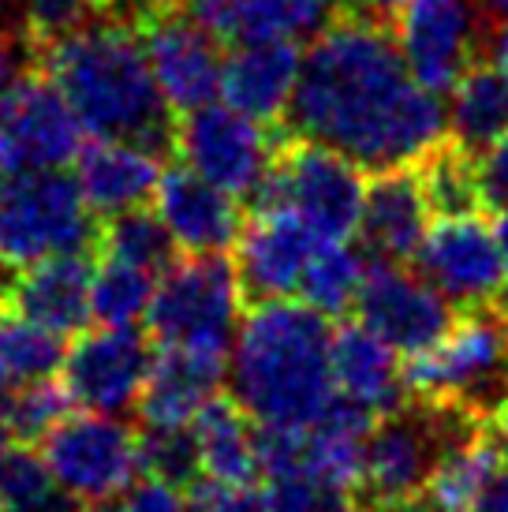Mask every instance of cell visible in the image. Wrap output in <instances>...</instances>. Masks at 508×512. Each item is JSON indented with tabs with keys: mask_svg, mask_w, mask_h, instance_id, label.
<instances>
[{
	"mask_svg": "<svg viewBox=\"0 0 508 512\" xmlns=\"http://www.w3.org/2000/svg\"><path fill=\"white\" fill-rule=\"evenodd\" d=\"M423 191L430 199V210L441 217L471 214L479 210V184H475V154L460 143H441L423 157Z\"/></svg>",
	"mask_w": 508,
	"mask_h": 512,
	"instance_id": "cell-34",
	"label": "cell"
},
{
	"mask_svg": "<svg viewBox=\"0 0 508 512\" xmlns=\"http://www.w3.org/2000/svg\"><path fill=\"white\" fill-rule=\"evenodd\" d=\"M482 12L475 0H423L396 19V45L408 72L434 94H449L475 64Z\"/></svg>",
	"mask_w": 508,
	"mask_h": 512,
	"instance_id": "cell-16",
	"label": "cell"
},
{
	"mask_svg": "<svg viewBox=\"0 0 508 512\" xmlns=\"http://www.w3.org/2000/svg\"><path fill=\"white\" fill-rule=\"evenodd\" d=\"M505 333H508V318H505Z\"/></svg>",
	"mask_w": 508,
	"mask_h": 512,
	"instance_id": "cell-52",
	"label": "cell"
},
{
	"mask_svg": "<svg viewBox=\"0 0 508 512\" xmlns=\"http://www.w3.org/2000/svg\"><path fill=\"white\" fill-rule=\"evenodd\" d=\"M98 217L64 169H0V262L23 270L98 243Z\"/></svg>",
	"mask_w": 508,
	"mask_h": 512,
	"instance_id": "cell-5",
	"label": "cell"
},
{
	"mask_svg": "<svg viewBox=\"0 0 508 512\" xmlns=\"http://www.w3.org/2000/svg\"><path fill=\"white\" fill-rule=\"evenodd\" d=\"M68 389L64 382H53V378H38V382H23L4 389L0 397V415L4 423L12 427V434L19 441H34L45 438L49 430L57 427L60 419L68 415Z\"/></svg>",
	"mask_w": 508,
	"mask_h": 512,
	"instance_id": "cell-37",
	"label": "cell"
},
{
	"mask_svg": "<svg viewBox=\"0 0 508 512\" xmlns=\"http://www.w3.org/2000/svg\"><path fill=\"white\" fill-rule=\"evenodd\" d=\"M367 199L363 165L340 154L337 146L299 139L277 150L266 184L258 191V206H281L311 225L322 240H348L359 232Z\"/></svg>",
	"mask_w": 508,
	"mask_h": 512,
	"instance_id": "cell-7",
	"label": "cell"
},
{
	"mask_svg": "<svg viewBox=\"0 0 508 512\" xmlns=\"http://www.w3.org/2000/svg\"><path fill=\"white\" fill-rule=\"evenodd\" d=\"M154 214L184 255H225L228 247H236L243 228L240 199L187 169L184 161L161 172Z\"/></svg>",
	"mask_w": 508,
	"mask_h": 512,
	"instance_id": "cell-17",
	"label": "cell"
},
{
	"mask_svg": "<svg viewBox=\"0 0 508 512\" xmlns=\"http://www.w3.org/2000/svg\"><path fill=\"white\" fill-rule=\"evenodd\" d=\"M83 120L49 75H19L0 98V169H64L83 150Z\"/></svg>",
	"mask_w": 508,
	"mask_h": 512,
	"instance_id": "cell-11",
	"label": "cell"
},
{
	"mask_svg": "<svg viewBox=\"0 0 508 512\" xmlns=\"http://www.w3.org/2000/svg\"><path fill=\"white\" fill-rule=\"evenodd\" d=\"M490 64L508 79V23L505 27H494V38H490Z\"/></svg>",
	"mask_w": 508,
	"mask_h": 512,
	"instance_id": "cell-44",
	"label": "cell"
},
{
	"mask_svg": "<svg viewBox=\"0 0 508 512\" xmlns=\"http://www.w3.org/2000/svg\"><path fill=\"white\" fill-rule=\"evenodd\" d=\"M12 441H15L12 427H8V423H4V415H0V456L12 449Z\"/></svg>",
	"mask_w": 508,
	"mask_h": 512,
	"instance_id": "cell-49",
	"label": "cell"
},
{
	"mask_svg": "<svg viewBox=\"0 0 508 512\" xmlns=\"http://www.w3.org/2000/svg\"><path fill=\"white\" fill-rule=\"evenodd\" d=\"M475 184H479V202L486 210L494 214L508 210V131L475 150Z\"/></svg>",
	"mask_w": 508,
	"mask_h": 512,
	"instance_id": "cell-40",
	"label": "cell"
},
{
	"mask_svg": "<svg viewBox=\"0 0 508 512\" xmlns=\"http://www.w3.org/2000/svg\"><path fill=\"white\" fill-rule=\"evenodd\" d=\"M146 45V60L169 113L184 116L198 105L221 98V38L195 23L191 15L172 0L157 12L135 19Z\"/></svg>",
	"mask_w": 508,
	"mask_h": 512,
	"instance_id": "cell-12",
	"label": "cell"
},
{
	"mask_svg": "<svg viewBox=\"0 0 508 512\" xmlns=\"http://www.w3.org/2000/svg\"><path fill=\"white\" fill-rule=\"evenodd\" d=\"M228 382L258 427H311L337 397L325 314L303 299H258L232 337Z\"/></svg>",
	"mask_w": 508,
	"mask_h": 512,
	"instance_id": "cell-2",
	"label": "cell"
},
{
	"mask_svg": "<svg viewBox=\"0 0 508 512\" xmlns=\"http://www.w3.org/2000/svg\"><path fill=\"white\" fill-rule=\"evenodd\" d=\"M187 512H191V509H187Z\"/></svg>",
	"mask_w": 508,
	"mask_h": 512,
	"instance_id": "cell-54",
	"label": "cell"
},
{
	"mask_svg": "<svg viewBox=\"0 0 508 512\" xmlns=\"http://www.w3.org/2000/svg\"><path fill=\"white\" fill-rule=\"evenodd\" d=\"M157 150L135 143V139H98L83 143L75 157V184L83 191L86 206L94 217H116L127 210H139L154 199L161 180Z\"/></svg>",
	"mask_w": 508,
	"mask_h": 512,
	"instance_id": "cell-21",
	"label": "cell"
},
{
	"mask_svg": "<svg viewBox=\"0 0 508 512\" xmlns=\"http://www.w3.org/2000/svg\"><path fill=\"white\" fill-rule=\"evenodd\" d=\"M367 281V258L348 240H322L303 270L296 296L325 318H337L355 307L359 288Z\"/></svg>",
	"mask_w": 508,
	"mask_h": 512,
	"instance_id": "cell-29",
	"label": "cell"
},
{
	"mask_svg": "<svg viewBox=\"0 0 508 512\" xmlns=\"http://www.w3.org/2000/svg\"><path fill=\"white\" fill-rule=\"evenodd\" d=\"M64 367V337L0 303V389L53 378Z\"/></svg>",
	"mask_w": 508,
	"mask_h": 512,
	"instance_id": "cell-30",
	"label": "cell"
},
{
	"mask_svg": "<svg viewBox=\"0 0 508 512\" xmlns=\"http://www.w3.org/2000/svg\"><path fill=\"white\" fill-rule=\"evenodd\" d=\"M0 512H4V505H0Z\"/></svg>",
	"mask_w": 508,
	"mask_h": 512,
	"instance_id": "cell-53",
	"label": "cell"
},
{
	"mask_svg": "<svg viewBox=\"0 0 508 512\" xmlns=\"http://www.w3.org/2000/svg\"><path fill=\"white\" fill-rule=\"evenodd\" d=\"M284 120L299 139L337 146L370 172L423 161L449 131L441 94L408 72L385 23L363 12L314 34Z\"/></svg>",
	"mask_w": 508,
	"mask_h": 512,
	"instance_id": "cell-1",
	"label": "cell"
},
{
	"mask_svg": "<svg viewBox=\"0 0 508 512\" xmlns=\"http://www.w3.org/2000/svg\"><path fill=\"white\" fill-rule=\"evenodd\" d=\"M98 247L109 258H120V262H131V266L154 273L169 270L172 251H176L169 228L161 225V217L146 206L105 217V225L98 228Z\"/></svg>",
	"mask_w": 508,
	"mask_h": 512,
	"instance_id": "cell-33",
	"label": "cell"
},
{
	"mask_svg": "<svg viewBox=\"0 0 508 512\" xmlns=\"http://www.w3.org/2000/svg\"><path fill=\"white\" fill-rule=\"evenodd\" d=\"M497 468H501V449L494 445V438L475 434L471 427L460 430L426 475V505L434 512H471Z\"/></svg>",
	"mask_w": 508,
	"mask_h": 512,
	"instance_id": "cell-27",
	"label": "cell"
},
{
	"mask_svg": "<svg viewBox=\"0 0 508 512\" xmlns=\"http://www.w3.org/2000/svg\"><path fill=\"white\" fill-rule=\"evenodd\" d=\"M299 72L303 53L292 38L236 42L221 68V101L262 124H281L296 98Z\"/></svg>",
	"mask_w": 508,
	"mask_h": 512,
	"instance_id": "cell-19",
	"label": "cell"
},
{
	"mask_svg": "<svg viewBox=\"0 0 508 512\" xmlns=\"http://www.w3.org/2000/svg\"><path fill=\"white\" fill-rule=\"evenodd\" d=\"M430 214L434 210L423 191V180L419 172H411V165L374 172L363 199V217H359V240L367 243L370 255L385 262L415 258L430 228Z\"/></svg>",
	"mask_w": 508,
	"mask_h": 512,
	"instance_id": "cell-24",
	"label": "cell"
},
{
	"mask_svg": "<svg viewBox=\"0 0 508 512\" xmlns=\"http://www.w3.org/2000/svg\"><path fill=\"white\" fill-rule=\"evenodd\" d=\"M172 150L187 169L225 187L236 199H258L277 161V143L266 124L232 109L228 101H210L180 116V124L172 128Z\"/></svg>",
	"mask_w": 508,
	"mask_h": 512,
	"instance_id": "cell-10",
	"label": "cell"
},
{
	"mask_svg": "<svg viewBox=\"0 0 508 512\" xmlns=\"http://www.w3.org/2000/svg\"><path fill=\"white\" fill-rule=\"evenodd\" d=\"M266 512H359V490L329 483L307 464H288L266 475Z\"/></svg>",
	"mask_w": 508,
	"mask_h": 512,
	"instance_id": "cell-35",
	"label": "cell"
},
{
	"mask_svg": "<svg viewBox=\"0 0 508 512\" xmlns=\"http://www.w3.org/2000/svg\"><path fill=\"white\" fill-rule=\"evenodd\" d=\"M176 4L221 42H247V38L299 42L325 30L344 12V0H176Z\"/></svg>",
	"mask_w": 508,
	"mask_h": 512,
	"instance_id": "cell-22",
	"label": "cell"
},
{
	"mask_svg": "<svg viewBox=\"0 0 508 512\" xmlns=\"http://www.w3.org/2000/svg\"><path fill=\"white\" fill-rule=\"evenodd\" d=\"M355 311H359V322L374 329L381 341L393 344L400 356L426 352L456 322L452 303L423 273H411L400 262H385V258L367 266V281L359 288Z\"/></svg>",
	"mask_w": 508,
	"mask_h": 512,
	"instance_id": "cell-14",
	"label": "cell"
},
{
	"mask_svg": "<svg viewBox=\"0 0 508 512\" xmlns=\"http://www.w3.org/2000/svg\"><path fill=\"white\" fill-rule=\"evenodd\" d=\"M475 8L482 12V19H490L494 27L508 23V0H475Z\"/></svg>",
	"mask_w": 508,
	"mask_h": 512,
	"instance_id": "cell-47",
	"label": "cell"
},
{
	"mask_svg": "<svg viewBox=\"0 0 508 512\" xmlns=\"http://www.w3.org/2000/svg\"><path fill=\"white\" fill-rule=\"evenodd\" d=\"M355 4H359V12H363V15H370V19L385 23V19H400L408 8L423 4V0H355Z\"/></svg>",
	"mask_w": 508,
	"mask_h": 512,
	"instance_id": "cell-43",
	"label": "cell"
},
{
	"mask_svg": "<svg viewBox=\"0 0 508 512\" xmlns=\"http://www.w3.org/2000/svg\"><path fill=\"white\" fill-rule=\"evenodd\" d=\"M452 143L464 150H482L508 131V79L494 64H471L449 90Z\"/></svg>",
	"mask_w": 508,
	"mask_h": 512,
	"instance_id": "cell-28",
	"label": "cell"
},
{
	"mask_svg": "<svg viewBox=\"0 0 508 512\" xmlns=\"http://www.w3.org/2000/svg\"><path fill=\"white\" fill-rule=\"evenodd\" d=\"M225 382V352L206 348H161L150 363L139 397V419L146 427H191Z\"/></svg>",
	"mask_w": 508,
	"mask_h": 512,
	"instance_id": "cell-23",
	"label": "cell"
},
{
	"mask_svg": "<svg viewBox=\"0 0 508 512\" xmlns=\"http://www.w3.org/2000/svg\"><path fill=\"white\" fill-rule=\"evenodd\" d=\"M120 512H187V498L180 483L142 475L120 494Z\"/></svg>",
	"mask_w": 508,
	"mask_h": 512,
	"instance_id": "cell-41",
	"label": "cell"
},
{
	"mask_svg": "<svg viewBox=\"0 0 508 512\" xmlns=\"http://www.w3.org/2000/svg\"><path fill=\"white\" fill-rule=\"evenodd\" d=\"M90 288H94V262L86 258V251H64L15 270L4 307L60 337H75L94 318Z\"/></svg>",
	"mask_w": 508,
	"mask_h": 512,
	"instance_id": "cell-20",
	"label": "cell"
},
{
	"mask_svg": "<svg viewBox=\"0 0 508 512\" xmlns=\"http://www.w3.org/2000/svg\"><path fill=\"white\" fill-rule=\"evenodd\" d=\"M86 512H105V509H86Z\"/></svg>",
	"mask_w": 508,
	"mask_h": 512,
	"instance_id": "cell-51",
	"label": "cell"
},
{
	"mask_svg": "<svg viewBox=\"0 0 508 512\" xmlns=\"http://www.w3.org/2000/svg\"><path fill=\"white\" fill-rule=\"evenodd\" d=\"M150 363L154 356L139 329L101 326L94 333H83L64 352L60 382L68 389L71 404L86 412L120 415L139 404Z\"/></svg>",
	"mask_w": 508,
	"mask_h": 512,
	"instance_id": "cell-15",
	"label": "cell"
},
{
	"mask_svg": "<svg viewBox=\"0 0 508 512\" xmlns=\"http://www.w3.org/2000/svg\"><path fill=\"white\" fill-rule=\"evenodd\" d=\"M45 75L60 86L83 128L98 139H135L150 150L172 146V113L154 83L135 23L101 19L42 49Z\"/></svg>",
	"mask_w": 508,
	"mask_h": 512,
	"instance_id": "cell-3",
	"label": "cell"
},
{
	"mask_svg": "<svg viewBox=\"0 0 508 512\" xmlns=\"http://www.w3.org/2000/svg\"><path fill=\"white\" fill-rule=\"evenodd\" d=\"M449 419H456V412L430 408V404H419V408L404 404L396 412L381 415V423H374V430H370L367 438L363 483H359V490L367 494L370 509L374 512L408 509L411 501L423 494L426 475H430L434 460L441 456V449L460 430L471 427V423L445 427Z\"/></svg>",
	"mask_w": 508,
	"mask_h": 512,
	"instance_id": "cell-9",
	"label": "cell"
},
{
	"mask_svg": "<svg viewBox=\"0 0 508 512\" xmlns=\"http://www.w3.org/2000/svg\"><path fill=\"white\" fill-rule=\"evenodd\" d=\"M415 270L423 273L452 307H490L505 292V270L494 228L475 210L438 217L426 228L415 251Z\"/></svg>",
	"mask_w": 508,
	"mask_h": 512,
	"instance_id": "cell-13",
	"label": "cell"
},
{
	"mask_svg": "<svg viewBox=\"0 0 508 512\" xmlns=\"http://www.w3.org/2000/svg\"><path fill=\"white\" fill-rule=\"evenodd\" d=\"M191 430H195L198 441L202 475L225 479V483H251L254 475H262L258 423L243 412L236 400L213 397L191 419Z\"/></svg>",
	"mask_w": 508,
	"mask_h": 512,
	"instance_id": "cell-26",
	"label": "cell"
},
{
	"mask_svg": "<svg viewBox=\"0 0 508 512\" xmlns=\"http://www.w3.org/2000/svg\"><path fill=\"white\" fill-rule=\"evenodd\" d=\"M113 12L116 0H19V38L42 53Z\"/></svg>",
	"mask_w": 508,
	"mask_h": 512,
	"instance_id": "cell-36",
	"label": "cell"
},
{
	"mask_svg": "<svg viewBox=\"0 0 508 512\" xmlns=\"http://www.w3.org/2000/svg\"><path fill=\"white\" fill-rule=\"evenodd\" d=\"M333 385L337 397L367 408L378 419L408 404L400 352L363 322L333 333Z\"/></svg>",
	"mask_w": 508,
	"mask_h": 512,
	"instance_id": "cell-25",
	"label": "cell"
},
{
	"mask_svg": "<svg viewBox=\"0 0 508 512\" xmlns=\"http://www.w3.org/2000/svg\"><path fill=\"white\" fill-rule=\"evenodd\" d=\"M318 243L322 236L311 225H303L292 210L258 206V214L240 228L236 240V273L243 292L254 299L296 296Z\"/></svg>",
	"mask_w": 508,
	"mask_h": 512,
	"instance_id": "cell-18",
	"label": "cell"
},
{
	"mask_svg": "<svg viewBox=\"0 0 508 512\" xmlns=\"http://www.w3.org/2000/svg\"><path fill=\"white\" fill-rule=\"evenodd\" d=\"M404 385L415 404L445 408L467 419L494 412L508 397L505 322L486 307L456 318L438 344L408 356Z\"/></svg>",
	"mask_w": 508,
	"mask_h": 512,
	"instance_id": "cell-4",
	"label": "cell"
},
{
	"mask_svg": "<svg viewBox=\"0 0 508 512\" xmlns=\"http://www.w3.org/2000/svg\"><path fill=\"white\" fill-rule=\"evenodd\" d=\"M42 456L75 505L116 501L142 471L139 434L120 415L86 408L79 415H64L45 434Z\"/></svg>",
	"mask_w": 508,
	"mask_h": 512,
	"instance_id": "cell-8",
	"label": "cell"
},
{
	"mask_svg": "<svg viewBox=\"0 0 508 512\" xmlns=\"http://www.w3.org/2000/svg\"><path fill=\"white\" fill-rule=\"evenodd\" d=\"M494 236H497V251H501V270H505V288H508V210H501V214H497Z\"/></svg>",
	"mask_w": 508,
	"mask_h": 512,
	"instance_id": "cell-48",
	"label": "cell"
},
{
	"mask_svg": "<svg viewBox=\"0 0 508 512\" xmlns=\"http://www.w3.org/2000/svg\"><path fill=\"white\" fill-rule=\"evenodd\" d=\"M243 318V281L225 255H191L161 270L146 329L161 348L228 352Z\"/></svg>",
	"mask_w": 508,
	"mask_h": 512,
	"instance_id": "cell-6",
	"label": "cell"
},
{
	"mask_svg": "<svg viewBox=\"0 0 508 512\" xmlns=\"http://www.w3.org/2000/svg\"><path fill=\"white\" fill-rule=\"evenodd\" d=\"M0 505L4 512H75L42 453L12 445L0 456Z\"/></svg>",
	"mask_w": 508,
	"mask_h": 512,
	"instance_id": "cell-32",
	"label": "cell"
},
{
	"mask_svg": "<svg viewBox=\"0 0 508 512\" xmlns=\"http://www.w3.org/2000/svg\"><path fill=\"white\" fill-rule=\"evenodd\" d=\"M139 456L146 475L169 479V483L184 486L195 475H202L198 441L191 427H146L139 438Z\"/></svg>",
	"mask_w": 508,
	"mask_h": 512,
	"instance_id": "cell-38",
	"label": "cell"
},
{
	"mask_svg": "<svg viewBox=\"0 0 508 512\" xmlns=\"http://www.w3.org/2000/svg\"><path fill=\"white\" fill-rule=\"evenodd\" d=\"M471 512H508V468H497V475L486 483Z\"/></svg>",
	"mask_w": 508,
	"mask_h": 512,
	"instance_id": "cell-42",
	"label": "cell"
},
{
	"mask_svg": "<svg viewBox=\"0 0 508 512\" xmlns=\"http://www.w3.org/2000/svg\"><path fill=\"white\" fill-rule=\"evenodd\" d=\"M191 512H266V494L251 483H225L202 475L187 498Z\"/></svg>",
	"mask_w": 508,
	"mask_h": 512,
	"instance_id": "cell-39",
	"label": "cell"
},
{
	"mask_svg": "<svg viewBox=\"0 0 508 512\" xmlns=\"http://www.w3.org/2000/svg\"><path fill=\"white\" fill-rule=\"evenodd\" d=\"M165 4H172V0H116V12H127L131 19H142V15L165 8Z\"/></svg>",
	"mask_w": 508,
	"mask_h": 512,
	"instance_id": "cell-46",
	"label": "cell"
},
{
	"mask_svg": "<svg viewBox=\"0 0 508 512\" xmlns=\"http://www.w3.org/2000/svg\"><path fill=\"white\" fill-rule=\"evenodd\" d=\"M157 273L109 258L101 266H94V288H90V311L101 326L116 329H139L146 322L150 303H154Z\"/></svg>",
	"mask_w": 508,
	"mask_h": 512,
	"instance_id": "cell-31",
	"label": "cell"
},
{
	"mask_svg": "<svg viewBox=\"0 0 508 512\" xmlns=\"http://www.w3.org/2000/svg\"><path fill=\"white\" fill-rule=\"evenodd\" d=\"M490 419H494V434H490V438H494V445L501 449V456L508 460V397L497 404L494 412H490Z\"/></svg>",
	"mask_w": 508,
	"mask_h": 512,
	"instance_id": "cell-45",
	"label": "cell"
},
{
	"mask_svg": "<svg viewBox=\"0 0 508 512\" xmlns=\"http://www.w3.org/2000/svg\"><path fill=\"white\" fill-rule=\"evenodd\" d=\"M396 512H434V509H396Z\"/></svg>",
	"mask_w": 508,
	"mask_h": 512,
	"instance_id": "cell-50",
	"label": "cell"
}]
</instances>
